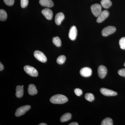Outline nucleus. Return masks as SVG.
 <instances>
[{
	"instance_id": "obj_8",
	"label": "nucleus",
	"mask_w": 125,
	"mask_h": 125,
	"mask_svg": "<svg viewBox=\"0 0 125 125\" xmlns=\"http://www.w3.org/2000/svg\"><path fill=\"white\" fill-rule=\"evenodd\" d=\"M100 92L103 95L106 96H116L117 93L111 90L107 89L105 88H102L100 89Z\"/></svg>"
},
{
	"instance_id": "obj_16",
	"label": "nucleus",
	"mask_w": 125,
	"mask_h": 125,
	"mask_svg": "<svg viewBox=\"0 0 125 125\" xmlns=\"http://www.w3.org/2000/svg\"><path fill=\"white\" fill-rule=\"evenodd\" d=\"M24 94L23 87L20 85H18L16 88V96L18 98L22 97Z\"/></svg>"
},
{
	"instance_id": "obj_11",
	"label": "nucleus",
	"mask_w": 125,
	"mask_h": 125,
	"mask_svg": "<svg viewBox=\"0 0 125 125\" xmlns=\"http://www.w3.org/2000/svg\"><path fill=\"white\" fill-rule=\"evenodd\" d=\"M77 36V30L75 26H72L70 29L69 33V38L72 40H74Z\"/></svg>"
},
{
	"instance_id": "obj_1",
	"label": "nucleus",
	"mask_w": 125,
	"mask_h": 125,
	"mask_svg": "<svg viewBox=\"0 0 125 125\" xmlns=\"http://www.w3.org/2000/svg\"><path fill=\"white\" fill-rule=\"evenodd\" d=\"M50 101L51 103L54 104H62L67 102L68 99L64 95L58 94L52 97Z\"/></svg>"
},
{
	"instance_id": "obj_24",
	"label": "nucleus",
	"mask_w": 125,
	"mask_h": 125,
	"mask_svg": "<svg viewBox=\"0 0 125 125\" xmlns=\"http://www.w3.org/2000/svg\"><path fill=\"white\" fill-rule=\"evenodd\" d=\"M119 45L121 49L125 50V37L122 38L119 41Z\"/></svg>"
},
{
	"instance_id": "obj_33",
	"label": "nucleus",
	"mask_w": 125,
	"mask_h": 125,
	"mask_svg": "<svg viewBox=\"0 0 125 125\" xmlns=\"http://www.w3.org/2000/svg\"><path fill=\"white\" fill-rule=\"evenodd\" d=\"M22 86L23 87V85H22Z\"/></svg>"
},
{
	"instance_id": "obj_17",
	"label": "nucleus",
	"mask_w": 125,
	"mask_h": 125,
	"mask_svg": "<svg viewBox=\"0 0 125 125\" xmlns=\"http://www.w3.org/2000/svg\"><path fill=\"white\" fill-rule=\"evenodd\" d=\"M101 6L106 9H108L112 5L110 0H101Z\"/></svg>"
},
{
	"instance_id": "obj_4",
	"label": "nucleus",
	"mask_w": 125,
	"mask_h": 125,
	"mask_svg": "<svg viewBox=\"0 0 125 125\" xmlns=\"http://www.w3.org/2000/svg\"><path fill=\"white\" fill-rule=\"evenodd\" d=\"M116 29L113 26H109L105 27L102 31V35L104 37H106L114 33L115 32Z\"/></svg>"
},
{
	"instance_id": "obj_10",
	"label": "nucleus",
	"mask_w": 125,
	"mask_h": 125,
	"mask_svg": "<svg viewBox=\"0 0 125 125\" xmlns=\"http://www.w3.org/2000/svg\"><path fill=\"white\" fill-rule=\"evenodd\" d=\"M109 15V13L107 10H105L102 11L97 17V22L99 23L102 22L107 18Z\"/></svg>"
},
{
	"instance_id": "obj_6",
	"label": "nucleus",
	"mask_w": 125,
	"mask_h": 125,
	"mask_svg": "<svg viewBox=\"0 0 125 125\" xmlns=\"http://www.w3.org/2000/svg\"><path fill=\"white\" fill-rule=\"evenodd\" d=\"M34 55L35 58L39 61L42 62H46V57L42 52L39 51H35L34 52Z\"/></svg>"
},
{
	"instance_id": "obj_28",
	"label": "nucleus",
	"mask_w": 125,
	"mask_h": 125,
	"mask_svg": "<svg viewBox=\"0 0 125 125\" xmlns=\"http://www.w3.org/2000/svg\"><path fill=\"white\" fill-rule=\"evenodd\" d=\"M118 74L121 76L125 77V69H121L118 72Z\"/></svg>"
},
{
	"instance_id": "obj_29",
	"label": "nucleus",
	"mask_w": 125,
	"mask_h": 125,
	"mask_svg": "<svg viewBox=\"0 0 125 125\" xmlns=\"http://www.w3.org/2000/svg\"><path fill=\"white\" fill-rule=\"evenodd\" d=\"M4 69V66L2 64V63L1 62L0 63V71H1L3 70Z\"/></svg>"
},
{
	"instance_id": "obj_7",
	"label": "nucleus",
	"mask_w": 125,
	"mask_h": 125,
	"mask_svg": "<svg viewBox=\"0 0 125 125\" xmlns=\"http://www.w3.org/2000/svg\"><path fill=\"white\" fill-rule=\"evenodd\" d=\"M80 73L81 76L84 77H89L92 75V71L91 68L84 67L81 69Z\"/></svg>"
},
{
	"instance_id": "obj_9",
	"label": "nucleus",
	"mask_w": 125,
	"mask_h": 125,
	"mask_svg": "<svg viewBox=\"0 0 125 125\" xmlns=\"http://www.w3.org/2000/svg\"><path fill=\"white\" fill-rule=\"evenodd\" d=\"M107 69L104 66L102 65L98 67V73L99 76L101 79H103L105 78L107 73Z\"/></svg>"
},
{
	"instance_id": "obj_14",
	"label": "nucleus",
	"mask_w": 125,
	"mask_h": 125,
	"mask_svg": "<svg viewBox=\"0 0 125 125\" xmlns=\"http://www.w3.org/2000/svg\"><path fill=\"white\" fill-rule=\"evenodd\" d=\"M39 3L42 6L52 7L54 6V2L52 0H40Z\"/></svg>"
},
{
	"instance_id": "obj_32",
	"label": "nucleus",
	"mask_w": 125,
	"mask_h": 125,
	"mask_svg": "<svg viewBox=\"0 0 125 125\" xmlns=\"http://www.w3.org/2000/svg\"><path fill=\"white\" fill-rule=\"evenodd\" d=\"M124 66H125V63H124Z\"/></svg>"
},
{
	"instance_id": "obj_23",
	"label": "nucleus",
	"mask_w": 125,
	"mask_h": 125,
	"mask_svg": "<svg viewBox=\"0 0 125 125\" xmlns=\"http://www.w3.org/2000/svg\"><path fill=\"white\" fill-rule=\"evenodd\" d=\"M85 98L87 101L92 102L94 100V96L92 93H87L85 94Z\"/></svg>"
},
{
	"instance_id": "obj_19",
	"label": "nucleus",
	"mask_w": 125,
	"mask_h": 125,
	"mask_svg": "<svg viewBox=\"0 0 125 125\" xmlns=\"http://www.w3.org/2000/svg\"><path fill=\"white\" fill-rule=\"evenodd\" d=\"M113 122L112 118L109 117H107L102 121L101 125H113Z\"/></svg>"
},
{
	"instance_id": "obj_30",
	"label": "nucleus",
	"mask_w": 125,
	"mask_h": 125,
	"mask_svg": "<svg viewBox=\"0 0 125 125\" xmlns=\"http://www.w3.org/2000/svg\"><path fill=\"white\" fill-rule=\"evenodd\" d=\"M79 124L78 123L76 122H72V123H70L69 125H78Z\"/></svg>"
},
{
	"instance_id": "obj_21",
	"label": "nucleus",
	"mask_w": 125,
	"mask_h": 125,
	"mask_svg": "<svg viewBox=\"0 0 125 125\" xmlns=\"http://www.w3.org/2000/svg\"><path fill=\"white\" fill-rule=\"evenodd\" d=\"M52 42L57 47H60L62 45L61 41L58 37H56L52 39Z\"/></svg>"
},
{
	"instance_id": "obj_15",
	"label": "nucleus",
	"mask_w": 125,
	"mask_h": 125,
	"mask_svg": "<svg viewBox=\"0 0 125 125\" xmlns=\"http://www.w3.org/2000/svg\"><path fill=\"white\" fill-rule=\"evenodd\" d=\"M28 92L30 95L33 96L37 94L38 90L35 85L33 84H30L28 88Z\"/></svg>"
},
{
	"instance_id": "obj_12",
	"label": "nucleus",
	"mask_w": 125,
	"mask_h": 125,
	"mask_svg": "<svg viewBox=\"0 0 125 125\" xmlns=\"http://www.w3.org/2000/svg\"><path fill=\"white\" fill-rule=\"evenodd\" d=\"M42 13L47 19L51 20L52 19L53 13L50 9L47 8L43 9L42 10Z\"/></svg>"
},
{
	"instance_id": "obj_5",
	"label": "nucleus",
	"mask_w": 125,
	"mask_h": 125,
	"mask_svg": "<svg viewBox=\"0 0 125 125\" xmlns=\"http://www.w3.org/2000/svg\"><path fill=\"white\" fill-rule=\"evenodd\" d=\"M92 13L95 17H97L102 12V6L98 4L92 5L91 6Z\"/></svg>"
},
{
	"instance_id": "obj_13",
	"label": "nucleus",
	"mask_w": 125,
	"mask_h": 125,
	"mask_svg": "<svg viewBox=\"0 0 125 125\" xmlns=\"http://www.w3.org/2000/svg\"><path fill=\"white\" fill-rule=\"evenodd\" d=\"M65 16L64 14L62 12L58 13L56 15L55 18V22L57 25L61 24L62 22L64 19Z\"/></svg>"
},
{
	"instance_id": "obj_25",
	"label": "nucleus",
	"mask_w": 125,
	"mask_h": 125,
	"mask_svg": "<svg viewBox=\"0 0 125 125\" xmlns=\"http://www.w3.org/2000/svg\"><path fill=\"white\" fill-rule=\"evenodd\" d=\"M28 0H21V6L23 8H25L28 4Z\"/></svg>"
},
{
	"instance_id": "obj_20",
	"label": "nucleus",
	"mask_w": 125,
	"mask_h": 125,
	"mask_svg": "<svg viewBox=\"0 0 125 125\" xmlns=\"http://www.w3.org/2000/svg\"><path fill=\"white\" fill-rule=\"evenodd\" d=\"M7 13L4 10L1 9L0 10V20L1 21H4L7 19Z\"/></svg>"
},
{
	"instance_id": "obj_31",
	"label": "nucleus",
	"mask_w": 125,
	"mask_h": 125,
	"mask_svg": "<svg viewBox=\"0 0 125 125\" xmlns=\"http://www.w3.org/2000/svg\"><path fill=\"white\" fill-rule=\"evenodd\" d=\"M39 125H47V124H46V123H40V124H39Z\"/></svg>"
},
{
	"instance_id": "obj_27",
	"label": "nucleus",
	"mask_w": 125,
	"mask_h": 125,
	"mask_svg": "<svg viewBox=\"0 0 125 125\" xmlns=\"http://www.w3.org/2000/svg\"><path fill=\"white\" fill-rule=\"evenodd\" d=\"M74 92L76 96H81L83 93L82 90L79 88L75 89L74 90Z\"/></svg>"
},
{
	"instance_id": "obj_18",
	"label": "nucleus",
	"mask_w": 125,
	"mask_h": 125,
	"mask_svg": "<svg viewBox=\"0 0 125 125\" xmlns=\"http://www.w3.org/2000/svg\"><path fill=\"white\" fill-rule=\"evenodd\" d=\"M71 118V114L69 113H67L62 115L60 118V121L62 122H65L70 120Z\"/></svg>"
},
{
	"instance_id": "obj_3",
	"label": "nucleus",
	"mask_w": 125,
	"mask_h": 125,
	"mask_svg": "<svg viewBox=\"0 0 125 125\" xmlns=\"http://www.w3.org/2000/svg\"><path fill=\"white\" fill-rule=\"evenodd\" d=\"M31 108V106L30 105H25L22 106L18 108L15 112L16 116L19 117L21 116L24 114L28 111H29Z\"/></svg>"
},
{
	"instance_id": "obj_22",
	"label": "nucleus",
	"mask_w": 125,
	"mask_h": 125,
	"mask_svg": "<svg viewBox=\"0 0 125 125\" xmlns=\"http://www.w3.org/2000/svg\"><path fill=\"white\" fill-rule=\"evenodd\" d=\"M66 59V57L64 55H62L59 56L57 59L56 62L59 64H62L64 63Z\"/></svg>"
},
{
	"instance_id": "obj_2",
	"label": "nucleus",
	"mask_w": 125,
	"mask_h": 125,
	"mask_svg": "<svg viewBox=\"0 0 125 125\" xmlns=\"http://www.w3.org/2000/svg\"><path fill=\"white\" fill-rule=\"evenodd\" d=\"M24 69L25 72L30 76L33 77L38 76V72L34 67L29 65H26L24 67Z\"/></svg>"
},
{
	"instance_id": "obj_26",
	"label": "nucleus",
	"mask_w": 125,
	"mask_h": 125,
	"mask_svg": "<svg viewBox=\"0 0 125 125\" xmlns=\"http://www.w3.org/2000/svg\"><path fill=\"white\" fill-rule=\"evenodd\" d=\"M4 2L6 5L9 6H11L14 4L15 0H4Z\"/></svg>"
}]
</instances>
